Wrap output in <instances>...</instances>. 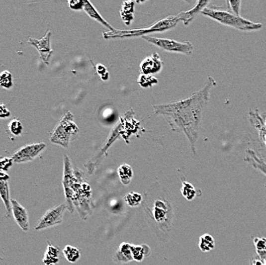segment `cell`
Segmentation results:
<instances>
[{
    "instance_id": "cell-1",
    "label": "cell",
    "mask_w": 266,
    "mask_h": 265,
    "mask_svg": "<svg viewBox=\"0 0 266 265\" xmlns=\"http://www.w3.org/2000/svg\"><path fill=\"white\" fill-rule=\"evenodd\" d=\"M217 84L214 78L209 76L203 88L189 97L171 103L153 105L155 113L164 116L173 132L185 135L193 154H196L203 110L210 100L212 89Z\"/></svg>"
},
{
    "instance_id": "cell-2",
    "label": "cell",
    "mask_w": 266,
    "mask_h": 265,
    "mask_svg": "<svg viewBox=\"0 0 266 265\" xmlns=\"http://www.w3.org/2000/svg\"><path fill=\"white\" fill-rule=\"evenodd\" d=\"M146 222L162 242L170 237L176 219V209L172 195L160 185H153L148 189L142 201Z\"/></svg>"
},
{
    "instance_id": "cell-3",
    "label": "cell",
    "mask_w": 266,
    "mask_h": 265,
    "mask_svg": "<svg viewBox=\"0 0 266 265\" xmlns=\"http://www.w3.org/2000/svg\"><path fill=\"white\" fill-rule=\"evenodd\" d=\"M62 185L66 199L67 209L71 213L77 209L81 219H88L93 213L91 205V186L85 179L83 172L72 166L71 160L67 155H64Z\"/></svg>"
},
{
    "instance_id": "cell-4",
    "label": "cell",
    "mask_w": 266,
    "mask_h": 265,
    "mask_svg": "<svg viewBox=\"0 0 266 265\" xmlns=\"http://www.w3.org/2000/svg\"><path fill=\"white\" fill-rule=\"evenodd\" d=\"M201 14L222 25L242 31H257L263 28V24L260 22H253L242 16H237L230 10L223 9L217 5H208L202 11Z\"/></svg>"
},
{
    "instance_id": "cell-5",
    "label": "cell",
    "mask_w": 266,
    "mask_h": 265,
    "mask_svg": "<svg viewBox=\"0 0 266 265\" xmlns=\"http://www.w3.org/2000/svg\"><path fill=\"white\" fill-rule=\"evenodd\" d=\"M180 22L177 15H170L163 19L159 20L148 28H138L132 30H117L106 31L103 33V38L105 39L116 38H132V37L146 36L147 34L154 33V32H162L172 29L177 25Z\"/></svg>"
},
{
    "instance_id": "cell-6",
    "label": "cell",
    "mask_w": 266,
    "mask_h": 265,
    "mask_svg": "<svg viewBox=\"0 0 266 265\" xmlns=\"http://www.w3.org/2000/svg\"><path fill=\"white\" fill-rule=\"evenodd\" d=\"M78 132L79 129L74 120L73 114L71 112H67L55 127L50 141L64 148H68L70 142L75 139Z\"/></svg>"
},
{
    "instance_id": "cell-7",
    "label": "cell",
    "mask_w": 266,
    "mask_h": 265,
    "mask_svg": "<svg viewBox=\"0 0 266 265\" xmlns=\"http://www.w3.org/2000/svg\"><path fill=\"white\" fill-rule=\"evenodd\" d=\"M142 38L149 43L169 51V52L181 53L183 55H192V53H193V46L190 41L180 42V41H176V40L149 36H143Z\"/></svg>"
},
{
    "instance_id": "cell-8",
    "label": "cell",
    "mask_w": 266,
    "mask_h": 265,
    "mask_svg": "<svg viewBox=\"0 0 266 265\" xmlns=\"http://www.w3.org/2000/svg\"><path fill=\"white\" fill-rule=\"evenodd\" d=\"M124 123L123 122H121L120 123L118 124L114 129H112V132L109 134V137H108L107 140H106V143L103 145V148H101V150L96 154V155L91 158L90 160L88 161L86 164H85V168L88 170V172L89 174H92L96 169V167L101 163L102 160H103V157L106 155V152H107L108 149L110 148L112 143H114L115 141L119 138V135L123 134V129H124Z\"/></svg>"
},
{
    "instance_id": "cell-9",
    "label": "cell",
    "mask_w": 266,
    "mask_h": 265,
    "mask_svg": "<svg viewBox=\"0 0 266 265\" xmlns=\"http://www.w3.org/2000/svg\"><path fill=\"white\" fill-rule=\"evenodd\" d=\"M66 209L65 203L48 209L38 221L35 227V230H44L61 225L63 222L64 213Z\"/></svg>"
},
{
    "instance_id": "cell-10",
    "label": "cell",
    "mask_w": 266,
    "mask_h": 265,
    "mask_svg": "<svg viewBox=\"0 0 266 265\" xmlns=\"http://www.w3.org/2000/svg\"><path fill=\"white\" fill-rule=\"evenodd\" d=\"M45 148L46 145L43 142L25 145L16 151L11 158L12 162L17 164L32 162L45 150Z\"/></svg>"
},
{
    "instance_id": "cell-11",
    "label": "cell",
    "mask_w": 266,
    "mask_h": 265,
    "mask_svg": "<svg viewBox=\"0 0 266 265\" xmlns=\"http://www.w3.org/2000/svg\"><path fill=\"white\" fill-rule=\"evenodd\" d=\"M52 31L48 30L46 35L42 39H34L32 38H28V44L36 48L39 53L40 57L42 61L48 64L50 58L53 54V50L51 46V38H52Z\"/></svg>"
},
{
    "instance_id": "cell-12",
    "label": "cell",
    "mask_w": 266,
    "mask_h": 265,
    "mask_svg": "<svg viewBox=\"0 0 266 265\" xmlns=\"http://www.w3.org/2000/svg\"><path fill=\"white\" fill-rule=\"evenodd\" d=\"M12 203V213L14 219L20 229L24 232H28L29 231V218L28 212L23 206L20 204L15 199L11 200Z\"/></svg>"
},
{
    "instance_id": "cell-13",
    "label": "cell",
    "mask_w": 266,
    "mask_h": 265,
    "mask_svg": "<svg viewBox=\"0 0 266 265\" xmlns=\"http://www.w3.org/2000/svg\"><path fill=\"white\" fill-rule=\"evenodd\" d=\"M210 3V1L200 0L191 9L188 10V11H183V12H180V13L177 14V18L180 21L183 22V25L187 26L193 22V19L199 15V13H201L202 11L206 7L208 6Z\"/></svg>"
},
{
    "instance_id": "cell-14",
    "label": "cell",
    "mask_w": 266,
    "mask_h": 265,
    "mask_svg": "<svg viewBox=\"0 0 266 265\" xmlns=\"http://www.w3.org/2000/svg\"><path fill=\"white\" fill-rule=\"evenodd\" d=\"M162 68V61L157 53L147 57L141 63L140 70L142 74L150 75L159 72Z\"/></svg>"
},
{
    "instance_id": "cell-15",
    "label": "cell",
    "mask_w": 266,
    "mask_h": 265,
    "mask_svg": "<svg viewBox=\"0 0 266 265\" xmlns=\"http://www.w3.org/2000/svg\"><path fill=\"white\" fill-rule=\"evenodd\" d=\"M132 244L122 242L112 256V261L116 265H122L129 263L133 260L132 253Z\"/></svg>"
},
{
    "instance_id": "cell-16",
    "label": "cell",
    "mask_w": 266,
    "mask_h": 265,
    "mask_svg": "<svg viewBox=\"0 0 266 265\" xmlns=\"http://www.w3.org/2000/svg\"><path fill=\"white\" fill-rule=\"evenodd\" d=\"M244 161L266 177V162L263 160V158L257 155V152L252 149H247Z\"/></svg>"
},
{
    "instance_id": "cell-17",
    "label": "cell",
    "mask_w": 266,
    "mask_h": 265,
    "mask_svg": "<svg viewBox=\"0 0 266 265\" xmlns=\"http://www.w3.org/2000/svg\"><path fill=\"white\" fill-rule=\"evenodd\" d=\"M83 9L85 10V12L89 15L90 18H93V19L96 20L99 23H100L101 25H103V26L107 28L108 29L110 30V31H113L115 29L114 28H112L106 20L103 19V17L99 15V12H97V10L94 8L92 3L89 1H87L85 0L83 1Z\"/></svg>"
},
{
    "instance_id": "cell-18",
    "label": "cell",
    "mask_w": 266,
    "mask_h": 265,
    "mask_svg": "<svg viewBox=\"0 0 266 265\" xmlns=\"http://www.w3.org/2000/svg\"><path fill=\"white\" fill-rule=\"evenodd\" d=\"M45 265H57L60 262V249L55 247L50 242L45 251V256L42 260Z\"/></svg>"
},
{
    "instance_id": "cell-19",
    "label": "cell",
    "mask_w": 266,
    "mask_h": 265,
    "mask_svg": "<svg viewBox=\"0 0 266 265\" xmlns=\"http://www.w3.org/2000/svg\"><path fill=\"white\" fill-rule=\"evenodd\" d=\"M0 197L5 205L6 216H9L12 213V203L10 199L9 184L8 179H0Z\"/></svg>"
},
{
    "instance_id": "cell-20",
    "label": "cell",
    "mask_w": 266,
    "mask_h": 265,
    "mask_svg": "<svg viewBox=\"0 0 266 265\" xmlns=\"http://www.w3.org/2000/svg\"><path fill=\"white\" fill-rule=\"evenodd\" d=\"M132 253L135 262H142L145 258L149 257L151 255V249L148 245L141 246H132Z\"/></svg>"
},
{
    "instance_id": "cell-21",
    "label": "cell",
    "mask_w": 266,
    "mask_h": 265,
    "mask_svg": "<svg viewBox=\"0 0 266 265\" xmlns=\"http://www.w3.org/2000/svg\"><path fill=\"white\" fill-rule=\"evenodd\" d=\"M118 175H119L120 181L122 182V184L129 185L132 181V177H133V172H132V168L129 165H121L118 168Z\"/></svg>"
},
{
    "instance_id": "cell-22",
    "label": "cell",
    "mask_w": 266,
    "mask_h": 265,
    "mask_svg": "<svg viewBox=\"0 0 266 265\" xmlns=\"http://www.w3.org/2000/svg\"><path fill=\"white\" fill-rule=\"evenodd\" d=\"M216 246V242L210 234H203L199 239L198 247L202 252H209L213 250Z\"/></svg>"
},
{
    "instance_id": "cell-23",
    "label": "cell",
    "mask_w": 266,
    "mask_h": 265,
    "mask_svg": "<svg viewBox=\"0 0 266 265\" xmlns=\"http://www.w3.org/2000/svg\"><path fill=\"white\" fill-rule=\"evenodd\" d=\"M181 194L187 201H191L198 196V192L192 183L182 179V186L180 189Z\"/></svg>"
},
{
    "instance_id": "cell-24",
    "label": "cell",
    "mask_w": 266,
    "mask_h": 265,
    "mask_svg": "<svg viewBox=\"0 0 266 265\" xmlns=\"http://www.w3.org/2000/svg\"><path fill=\"white\" fill-rule=\"evenodd\" d=\"M62 252H63L65 259L70 263H76L81 259V250L78 248L75 247V246L68 245V246H65Z\"/></svg>"
},
{
    "instance_id": "cell-25",
    "label": "cell",
    "mask_w": 266,
    "mask_h": 265,
    "mask_svg": "<svg viewBox=\"0 0 266 265\" xmlns=\"http://www.w3.org/2000/svg\"><path fill=\"white\" fill-rule=\"evenodd\" d=\"M124 200L126 204L130 207H137L139 205L142 204L143 196L137 192H129L124 196Z\"/></svg>"
},
{
    "instance_id": "cell-26",
    "label": "cell",
    "mask_w": 266,
    "mask_h": 265,
    "mask_svg": "<svg viewBox=\"0 0 266 265\" xmlns=\"http://www.w3.org/2000/svg\"><path fill=\"white\" fill-rule=\"evenodd\" d=\"M124 13V15H122V19L126 23L129 25L132 20V14H133V2H124V5L122 7V14Z\"/></svg>"
},
{
    "instance_id": "cell-27",
    "label": "cell",
    "mask_w": 266,
    "mask_h": 265,
    "mask_svg": "<svg viewBox=\"0 0 266 265\" xmlns=\"http://www.w3.org/2000/svg\"><path fill=\"white\" fill-rule=\"evenodd\" d=\"M12 76L9 71H4L0 73V86L5 89H9L12 88Z\"/></svg>"
},
{
    "instance_id": "cell-28",
    "label": "cell",
    "mask_w": 266,
    "mask_h": 265,
    "mask_svg": "<svg viewBox=\"0 0 266 265\" xmlns=\"http://www.w3.org/2000/svg\"><path fill=\"white\" fill-rule=\"evenodd\" d=\"M138 82L140 84L141 87L146 88L153 86L154 84H157L158 81L154 77L142 74L139 77V80H138Z\"/></svg>"
},
{
    "instance_id": "cell-29",
    "label": "cell",
    "mask_w": 266,
    "mask_h": 265,
    "mask_svg": "<svg viewBox=\"0 0 266 265\" xmlns=\"http://www.w3.org/2000/svg\"><path fill=\"white\" fill-rule=\"evenodd\" d=\"M8 129L12 135L18 136L22 134L23 126H22V122H20L18 119H12L8 124Z\"/></svg>"
},
{
    "instance_id": "cell-30",
    "label": "cell",
    "mask_w": 266,
    "mask_h": 265,
    "mask_svg": "<svg viewBox=\"0 0 266 265\" xmlns=\"http://www.w3.org/2000/svg\"><path fill=\"white\" fill-rule=\"evenodd\" d=\"M253 244L257 250V253L263 252L266 250V238L255 237L253 239Z\"/></svg>"
},
{
    "instance_id": "cell-31",
    "label": "cell",
    "mask_w": 266,
    "mask_h": 265,
    "mask_svg": "<svg viewBox=\"0 0 266 265\" xmlns=\"http://www.w3.org/2000/svg\"><path fill=\"white\" fill-rule=\"evenodd\" d=\"M227 3L228 4L229 8H230V11L237 16H241L240 15V9H241V1H227Z\"/></svg>"
},
{
    "instance_id": "cell-32",
    "label": "cell",
    "mask_w": 266,
    "mask_h": 265,
    "mask_svg": "<svg viewBox=\"0 0 266 265\" xmlns=\"http://www.w3.org/2000/svg\"><path fill=\"white\" fill-rule=\"evenodd\" d=\"M70 8L75 10L83 9V1H70L68 2Z\"/></svg>"
},
{
    "instance_id": "cell-33",
    "label": "cell",
    "mask_w": 266,
    "mask_h": 265,
    "mask_svg": "<svg viewBox=\"0 0 266 265\" xmlns=\"http://www.w3.org/2000/svg\"><path fill=\"white\" fill-rule=\"evenodd\" d=\"M11 115L6 106L4 104L0 103V118H8Z\"/></svg>"
},
{
    "instance_id": "cell-34",
    "label": "cell",
    "mask_w": 266,
    "mask_h": 265,
    "mask_svg": "<svg viewBox=\"0 0 266 265\" xmlns=\"http://www.w3.org/2000/svg\"><path fill=\"white\" fill-rule=\"evenodd\" d=\"M250 265H264V261L262 260L259 257L258 259H253L250 262Z\"/></svg>"
},
{
    "instance_id": "cell-35",
    "label": "cell",
    "mask_w": 266,
    "mask_h": 265,
    "mask_svg": "<svg viewBox=\"0 0 266 265\" xmlns=\"http://www.w3.org/2000/svg\"><path fill=\"white\" fill-rule=\"evenodd\" d=\"M97 71L98 73H99V75L103 77V74H103V71L106 72V69L104 66H103V65H99V66L97 67ZM106 75H108V74H106Z\"/></svg>"
},
{
    "instance_id": "cell-36",
    "label": "cell",
    "mask_w": 266,
    "mask_h": 265,
    "mask_svg": "<svg viewBox=\"0 0 266 265\" xmlns=\"http://www.w3.org/2000/svg\"><path fill=\"white\" fill-rule=\"evenodd\" d=\"M257 256L262 260L266 261V250L263 252H259V253H257Z\"/></svg>"
},
{
    "instance_id": "cell-37",
    "label": "cell",
    "mask_w": 266,
    "mask_h": 265,
    "mask_svg": "<svg viewBox=\"0 0 266 265\" xmlns=\"http://www.w3.org/2000/svg\"><path fill=\"white\" fill-rule=\"evenodd\" d=\"M264 265H266V261H264Z\"/></svg>"
}]
</instances>
